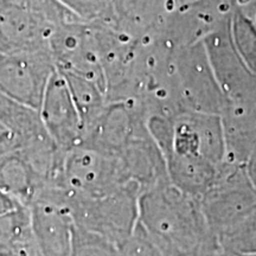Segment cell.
<instances>
[{"instance_id":"6da1fadb","label":"cell","mask_w":256,"mask_h":256,"mask_svg":"<svg viewBox=\"0 0 256 256\" xmlns=\"http://www.w3.org/2000/svg\"><path fill=\"white\" fill-rule=\"evenodd\" d=\"M138 224L168 256H200L215 234L200 200L162 183L139 194Z\"/></svg>"},{"instance_id":"7a4b0ae2","label":"cell","mask_w":256,"mask_h":256,"mask_svg":"<svg viewBox=\"0 0 256 256\" xmlns=\"http://www.w3.org/2000/svg\"><path fill=\"white\" fill-rule=\"evenodd\" d=\"M139 186L130 183L108 196L82 198L66 194L72 222L76 226L101 236L120 248L136 232L139 215Z\"/></svg>"},{"instance_id":"3957f363","label":"cell","mask_w":256,"mask_h":256,"mask_svg":"<svg viewBox=\"0 0 256 256\" xmlns=\"http://www.w3.org/2000/svg\"><path fill=\"white\" fill-rule=\"evenodd\" d=\"M28 209L40 256H70L74 222L63 188H43Z\"/></svg>"},{"instance_id":"277c9868","label":"cell","mask_w":256,"mask_h":256,"mask_svg":"<svg viewBox=\"0 0 256 256\" xmlns=\"http://www.w3.org/2000/svg\"><path fill=\"white\" fill-rule=\"evenodd\" d=\"M55 72L49 51L0 52V92L18 104L38 112L48 83Z\"/></svg>"},{"instance_id":"5b68a950","label":"cell","mask_w":256,"mask_h":256,"mask_svg":"<svg viewBox=\"0 0 256 256\" xmlns=\"http://www.w3.org/2000/svg\"><path fill=\"white\" fill-rule=\"evenodd\" d=\"M38 115L44 130L63 152L83 142V127L66 78L55 72L48 83Z\"/></svg>"},{"instance_id":"8992f818","label":"cell","mask_w":256,"mask_h":256,"mask_svg":"<svg viewBox=\"0 0 256 256\" xmlns=\"http://www.w3.org/2000/svg\"><path fill=\"white\" fill-rule=\"evenodd\" d=\"M52 32L54 26L46 16L6 4L0 14V52L49 51Z\"/></svg>"},{"instance_id":"52a82bcc","label":"cell","mask_w":256,"mask_h":256,"mask_svg":"<svg viewBox=\"0 0 256 256\" xmlns=\"http://www.w3.org/2000/svg\"><path fill=\"white\" fill-rule=\"evenodd\" d=\"M34 249L28 206H20L0 215V252L22 255Z\"/></svg>"},{"instance_id":"ba28073f","label":"cell","mask_w":256,"mask_h":256,"mask_svg":"<svg viewBox=\"0 0 256 256\" xmlns=\"http://www.w3.org/2000/svg\"><path fill=\"white\" fill-rule=\"evenodd\" d=\"M0 124L22 139L46 130L37 110L18 104L2 92H0Z\"/></svg>"},{"instance_id":"9c48e42d","label":"cell","mask_w":256,"mask_h":256,"mask_svg":"<svg viewBox=\"0 0 256 256\" xmlns=\"http://www.w3.org/2000/svg\"><path fill=\"white\" fill-rule=\"evenodd\" d=\"M70 256H119V248L74 224Z\"/></svg>"},{"instance_id":"30bf717a","label":"cell","mask_w":256,"mask_h":256,"mask_svg":"<svg viewBox=\"0 0 256 256\" xmlns=\"http://www.w3.org/2000/svg\"><path fill=\"white\" fill-rule=\"evenodd\" d=\"M119 256H168L136 224V232L119 248Z\"/></svg>"},{"instance_id":"8fae6325","label":"cell","mask_w":256,"mask_h":256,"mask_svg":"<svg viewBox=\"0 0 256 256\" xmlns=\"http://www.w3.org/2000/svg\"><path fill=\"white\" fill-rule=\"evenodd\" d=\"M4 2L6 4L11 6H16V8H26V10H31V11L40 12V14H43L44 16H46L48 17L46 0H4Z\"/></svg>"},{"instance_id":"7c38bea8","label":"cell","mask_w":256,"mask_h":256,"mask_svg":"<svg viewBox=\"0 0 256 256\" xmlns=\"http://www.w3.org/2000/svg\"><path fill=\"white\" fill-rule=\"evenodd\" d=\"M0 256H40V254H38V250L26 252V254H23V255H14V254H8V252H0Z\"/></svg>"},{"instance_id":"4fadbf2b","label":"cell","mask_w":256,"mask_h":256,"mask_svg":"<svg viewBox=\"0 0 256 256\" xmlns=\"http://www.w3.org/2000/svg\"><path fill=\"white\" fill-rule=\"evenodd\" d=\"M5 6H6V2H4V0H0V14H2V10H4Z\"/></svg>"},{"instance_id":"5bb4252c","label":"cell","mask_w":256,"mask_h":256,"mask_svg":"<svg viewBox=\"0 0 256 256\" xmlns=\"http://www.w3.org/2000/svg\"><path fill=\"white\" fill-rule=\"evenodd\" d=\"M5 130H5V128H4V127H2V124H0V134H2V133H4V132H5Z\"/></svg>"}]
</instances>
